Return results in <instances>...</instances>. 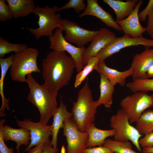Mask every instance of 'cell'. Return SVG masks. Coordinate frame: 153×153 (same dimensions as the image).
I'll use <instances>...</instances> for the list:
<instances>
[{
  "mask_svg": "<svg viewBox=\"0 0 153 153\" xmlns=\"http://www.w3.org/2000/svg\"><path fill=\"white\" fill-rule=\"evenodd\" d=\"M42 65L44 83L55 92L69 84L76 68L75 61L65 52H51L43 59Z\"/></svg>",
  "mask_w": 153,
  "mask_h": 153,
  "instance_id": "obj_1",
  "label": "cell"
},
{
  "mask_svg": "<svg viewBox=\"0 0 153 153\" xmlns=\"http://www.w3.org/2000/svg\"><path fill=\"white\" fill-rule=\"evenodd\" d=\"M26 82L29 89L27 100L38 109L40 116L39 121L47 125L58 108V92L52 91L44 83L39 84L31 74L27 75Z\"/></svg>",
  "mask_w": 153,
  "mask_h": 153,
  "instance_id": "obj_2",
  "label": "cell"
},
{
  "mask_svg": "<svg viewBox=\"0 0 153 153\" xmlns=\"http://www.w3.org/2000/svg\"><path fill=\"white\" fill-rule=\"evenodd\" d=\"M72 104L73 117L79 130L82 132H86L89 126L95 121L98 106L97 101H94L93 99L88 78L78 92L77 101Z\"/></svg>",
  "mask_w": 153,
  "mask_h": 153,
  "instance_id": "obj_3",
  "label": "cell"
},
{
  "mask_svg": "<svg viewBox=\"0 0 153 153\" xmlns=\"http://www.w3.org/2000/svg\"><path fill=\"white\" fill-rule=\"evenodd\" d=\"M39 54L38 49L33 48H28L21 52L15 53L10 69L12 80L26 82V76L33 72L41 73L37 62Z\"/></svg>",
  "mask_w": 153,
  "mask_h": 153,
  "instance_id": "obj_4",
  "label": "cell"
},
{
  "mask_svg": "<svg viewBox=\"0 0 153 153\" xmlns=\"http://www.w3.org/2000/svg\"><path fill=\"white\" fill-rule=\"evenodd\" d=\"M59 7L56 6L50 7L45 6L41 7L36 5L33 14L38 16L37 22L39 27L36 29L27 28L34 35L37 40L42 36L50 37L52 35L54 31L58 28L61 18Z\"/></svg>",
  "mask_w": 153,
  "mask_h": 153,
  "instance_id": "obj_5",
  "label": "cell"
},
{
  "mask_svg": "<svg viewBox=\"0 0 153 153\" xmlns=\"http://www.w3.org/2000/svg\"><path fill=\"white\" fill-rule=\"evenodd\" d=\"M110 126L116 131L114 136V140L122 142L130 141L137 150L142 153L139 143V139L142 135L136 128L130 124L127 116L122 109L118 110L116 114L111 117Z\"/></svg>",
  "mask_w": 153,
  "mask_h": 153,
  "instance_id": "obj_6",
  "label": "cell"
},
{
  "mask_svg": "<svg viewBox=\"0 0 153 153\" xmlns=\"http://www.w3.org/2000/svg\"><path fill=\"white\" fill-rule=\"evenodd\" d=\"M120 104L130 123L132 124L136 122L146 109L153 106V94L141 92L134 93L122 99Z\"/></svg>",
  "mask_w": 153,
  "mask_h": 153,
  "instance_id": "obj_7",
  "label": "cell"
},
{
  "mask_svg": "<svg viewBox=\"0 0 153 153\" xmlns=\"http://www.w3.org/2000/svg\"><path fill=\"white\" fill-rule=\"evenodd\" d=\"M58 28L65 32V39L69 42L76 44L78 47H84L90 42L99 30H87L80 27L77 23L68 19L61 18Z\"/></svg>",
  "mask_w": 153,
  "mask_h": 153,
  "instance_id": "obj_8",
  "label": "cell"
},
{
  "mask_svg": "<svg viewBox=\"0 0 153 153\" xmlns=\"http://www.w3.org/2000/svg\"><path fill=\"white\" fill-rule=\"evenodd\" d=\"M63 31L57 28L52 35L49 37L50 48L56 52H67L75 62L77 72L79 73L84 66L82 62V57L86 48L84 47H76L72 45L64 39Z\"/></svg>",
  "mask_w": 153,
  "mask_h": 153,
  "instance_id": "obj_9",
  "label": "cell"
},
{
  "mask_svg": "<svg viewBox=\"0 0 153 153\" xmlns=\"http://www.w3.org/2000/svg\"><path fill=\"white\" fill-rule=\"evenodd\" d=\"M63 128L67 142V153H82L86 148L88 133L79 130L73 117L64 121Z\"/></svg>",
  "mask_w": 153,
  "mask_h": 153,
  "instance_id": "obj_10",
  "label": "cell"
},
{
  "mask_svg": "<svg viewBox=\"0 0 153 153\" xmlns=\"http://www.w3.org/2000/svg\"><path fill=\"white\" fill-rule=\"evenodd\" d=\"M143 45L147 47L153 48V39H147L141 36L134 38L131 36L124 35L117 37L108 44L96 55L99 61L105 60L107 58L119 52L126 47Z\"/></svg>",
  "mask_w": 153,
  "mask_h": 153,
  "instance_id": "obj_11",
  "label": "cell"
},
{
  "mask_svg": "<svg viewBox=\"0 0 153 153\" xmlns=\"http://www.w3.org/2000/svg\"><path fill=\"white\" fill-rule=\"evenodd\" d=\"M16 122L19 126L27 129L30 132V142L24 151H28L34 146L51 141L50 137L52 136V125H45L40 121L34 122L28 119L23 120H17Z\"/></svg>",
  "mask_w": 153,
  "mask_h": 153,
  "instance_id": "obj_12",
  "label": "cell"
},
{
  "mask_svg": "<svg viewBox=\"0 0 153 153\" xmlns=\"http://www.w3.org/2000/svg\"><path fill=\"white\" fill-rule=\"evenodd\" d=\"M116 37L115 34L110 30L105 27L101 28L99 33L90 42L88 47L86 48L82 57L83 65H86L90 58L96 56L100 51Z\"/></svg>",
  "mask_w": 153,
  "mask_h": 153,
  "instance_id": "obj_13",
  "label": "cell"
},
{
  "mask_svg": "<svg viewBox=\"0 0 153 153\" xmlns=\"http://www.w3.org/2000/svg\"><path fill=\"white\" fill-rule=\"evenodd\" d=\"M145 47L143 51L133 57L131 66L133 79L148 78L147 72L153 65V48Z\"/></svg>",
  "mask_w": 153,
  "mask_h": 153,
  "instance_id": "obj_14",
  "label": "cell"
},
{
  "mask_svg": "<svg viewBox=\"0 0 153 153\" xmlns=\"http://www.w3.org/2000/svg\"><path fill=\"white\" fill-rule=\"evenodd\" d=\"M143 2V0H139L134 9L128 16L122 20L116 21L124 35L137 38L142 36L146 31V28L143 27L140 22L138 17V12Z\"/></svg>",
  "mask_w": 153,
  "mask_h": 153,
  "instance_id": "obj_15",
  "label": "cell"
},
{
  "mask_svg": "<svg viewBox=\"0 0 153 153\" xmlns=\"http://www.w3.org/2000/svg\"><path fill=\"white\" fill-rule=\"evenodd\" d=\"M5 120L2 119L0 121V127L2 129L3 137L4 141L11 140L16 144V149L17 153H20L19 149L22 145H28L31 141V135L29 130L20 128L16 129L7 125L4 126Z\"/></svg>",
  "mask_w": 153,
  "mask_h": 153,
  "instance_id": "obj_16",
  "label": "cell"
},
{
  "mask_svg": "<svg viewBox=\"0 0 153 153\" xmlns=\"http://www.w3.org/2000/svg\"><path fill=\"white\" fill-rule=\"evenodd\" d=\"M87 5L84 11L79 15L82 18L87 15L96 17L101 20L108 27L121 31V28L114 20L112 15L104 10L98 3L97 0H87Z\"/></svg>",
  "mask_w": 153,
  "mask_h": 153,
  "instance_id": "obj_17",
  "label": "cell"
},
{
  "mask_svg": "<svg viewBox=\"0 0 153 153\" xmlns=\"http://www.w3.org/2000/svg\"><path fill=\"white\" fill-rule=\"evenodd\" d=\"M95 70L99 74L105 76L114 86L118 84L121 86H124L126 84V78L131 76L133 73L132 69L131 67L125 71H119L107 66L105 60L99 61Z\"/></svg>",
  "mask_w": 153,
  "mask_h": 153,
  "instance_id": "obj_18",
  "label": "cell"
},
{
  "mask_svg": "<svg viewBox=\"0 0 153 153\" xmlns=\"http://www.w3.org/2000/svg\"><path fill=\"white\" fill-rule=\"evenodd\" d=\"M59 107L54 112L52 116L53 122L52 126V139L51 143L53 148L57 152V142L58 135L60 129L63 128L64 121L73 117L72 112H69L67 109V106L62 100V96Z\"/></svg>",
  "mask_w": 153,
  "mask_h": 153,
  "instance_id": "obj_19",
  "label": "cell"
},
{
  "mask_svg": "<svg viewBox=\"0 0 153 153\" xmlns=\"http://www.w3.org/2000/svg\"><path fill=\"white\" fill-rule=\"evenodd\" d=\"M86 132L88 134L87 148L102 146L108 137L114 136L116 133L114 129L103 130L98 128L94 123L89 126Z\"/></svg>",
  "mask_w": 153,
  "mask_h": 153,
  "instance_id": "obj_20",
  "label": "cell"
},
{
  "mask_svg": "<svg viewBox=\"0 0 153 153\" xmlns=\"http://www.w3.org/2000/svg\"><path fill=\"white\" fill-rule=\"evenodd\" d=\"M114 10L116 16V21L122 20L128 16L137 4L138 0H128L125 2L119 0H103Z\"/></svg>",
  "mask_w": 153,
  "mask_h": 153,
  "instance_id": "obj_21",
  "label": "cell"
},
{
  "mask_svg": "<svg viewBox=\"0 0 153 153\" xmlns=\"http://www.w3.org/2000/svg\"><path fill=\"white\" fill-rule=\"evenodd\" d=\"M13 18L24 17L33 13L36 5L33 0H6Z\"/></svg>",
  "mask_w": 153,
  "mask_h": 153,
  "instance_id": "obj_22",
  "label": "cell"
},
{
  "mask_svg": "<svg viewBox=\"0 0 153 153\" xmlns=\"http://www.w3.org/2000/svg\"><path fill=\"white\" fill-rule=\"evenodd\" d=\"M100 94L97 101L98 106L103 105L105 107L110 108L113 102V95L114 91V86L104 75L99 74Z\"/></svg>",
  "mask_w": 153,
  "mask_h": 153,
  "instance_id": "obj_23",
  "label": "cell"
},
{
  "mask_svg": "<svg viewBox=\"0 0 153 153\" xmlns=\"http://www.w3.org/2000/svg\"><path fill=\"white\" fill-rule=\"evenodd\" d=\"M14 56V54H12L6 58H0V66L1 71L0 80V94L2 101V106L0 109V116H4V111L5 109L7 110L10 109L8 105L9 102L8 99L6 98L4 95L3 84L5 77L8 69L12 63Z\"/></svg>",
  "mask_w": 153,
  "mask_h": 153,
  "instance_id": "obj_24",
  "label": "cell"
},
{
  "mask_svg": "<svg viewBox=\"0 0 153 153\" xmlns=\"http://www.w3.org/2000/svg\"><path fill=\"white\" fill-rule=\"evenodd\" d=\"M136 122L135 128L142 135L153 132V110H145Z\"/></svg>",
  "mask_w": 153,
  "mask_h": 153,
  "instance_id": "obj_25",
  "label": "cell"
},
{
  "mask_svg": "<svg viewBox=\"0 0 153 153\" xmlns=\"http://www.w3.org/2000/svg\"><path fill=\"white\" fill-rule=\"evenodd\" d=\"M102 146L109 148L116 153H138L133 150L131 143L129 141H119L107 139Z\"/></svg>",
  "mask_w": 153,
  "mask_h": 153,
  "instance_id": "obj_26",
  "label": "cell"
},
{
  "mask_svg": "<svg viewBox=\"0 0 153 153\" xmlns=\"http://www.w3.org/2000/svg\"><path fill=\"white\" fill-rule=\"evenodd\" d=\"M126 86L133 93L153 92V78L133 79L127 84Z\"/></svg>",
  "mask_w": 153,
  "mask_h": 153,
  "instance_id": "obj_27",
  "label": "cell"
},
{
  "mask_svg": "<svg viewBox=\"0 0 153 153\" xmlns=\"http://www.w3.org/2000/svg\"><path fill=\"white\" fill-rule=\"evenodd\" d=\"M26 44L12 43L6 39L0 37V58L12 52L15 53L21 52L28 48Z\"/></svg>",
  "mask_w": 153,
  "mask_h": 153,
  "instance_id": "obj_28",
  "label": "cell"
},
{
  "mask_svg": "<svg viewBox=\"0 0 153 153\" xmlns=\"http://www.w3.org/2000/svg\"><path fill=\"white\" fill-rule=\"evenodd\" d=\"M99 61V59L97 56L92 57L88 60L83 68L76 75L74 84L75 88L79 86L93 70L95 69Z\"/></svg>",
  "mask_w": 153,
  "mask_h": 153,
  "instance_id": "obj_29",
  "label": "cell"
},
{
  "mask_svg": "<svg viewBox=\"0 0 153 153\" xmlns=\"http://www.w3.org/2000/svg\"><path fill=\"white\" fill-rule=\"evenodd\" d=\"M83 0H70L63 7L59 8V11L64 9L71 8L75 12L78 14L81 11L85 10L86 5Z\"/></svg>",
  "mask_w": 153,
  "mask_h": 153,
  "instance_id": "obj_30",
  "label": "cell"
},
{
  "mask_svg": "<svg viewBox=\"0 0 153 153\" xmlns=\"http://www.w3.org/2000/svg\"><path fill=\"white\" fill-rule=\"evenodd\" d=\"M5 0H0V21L5 22L13 18L12 12Z\"/></svg>",
  "mask_w": 153,
  "mask_h": 153,
  "instance_id": "obj_31",
  "label": "cell"
},
{
  "mask_svg": "<svg viewBox=\"0 0 153 153\" xmlns=\"http://www.w3.org/2000/svg\"><path fill=\"white\" fill-rule=\"evenodd\" d=\"M139 143L142 148L153 147V131L144 135L139 139Z\"/></svg>",
  "mask_w": 153,
  "mask_h": 153,
  "instance_id": "obj_32",
  "label": "cell"
},
{
  "mask_svg": "<svg viewBox=\"0 0 153 153\" xmlns=\"http://www.w3.org/2000/svg\"><path fill=\"white\" fill-rule=\"evenodd\" d=\"M109 148L103 146L97 147L86 148L83 151L82 153H114Z\"/></svg>",
  "mask_w": 153,
  "mask_h": 153,
  "instance_id": "obj_33",
  "label": "cell"
},
{
  "mask_svg": "<svg viewBox=\"0 0 153 153\" xmlns=\"http://www.w3.org/2000/svg\"><path fill=\"white\" fill-rule=\"evenodd\" d=\"M153 7V0H149L145 8L138 13V17L139 20L142 22L146 20Z\"/></svg>",
  "mask_w": 153,
  "mask_h": 153,
  "instance_id": "obj_34",
  "label": "cell"
},
{
  "mask_svg": "<svg viewBox=\"0 0 153 153\" xmlns=\"http://www.w3.org/2000/svg\"><path fill=\"white\" fill-rule=\"evenodd\" d=\"M146 31L153 39V7L147 16Z\"/></svg>",
  "mask_w": 153,
  "mask_h": 153,
  "instance_id": "obj_35",
  "label": "cell"
},
{
  "mask_svg": "<svg viewBox=\"0 0 153 153\" xmlns=\"http://www.w3.org/2000/svg\"><path fill=\"white\" fill-rule=\"evenodd\" d=\"M3 139L2 129L0 127V153H13L12 148H9L5 144Z\"/></svg>",
  "mask_w": 153,
  "mask_h": 153,
  "instance_id": "obj_36",
  "label": "cell"
},
{
  "mask_svg": "<svg viewBox=\"0 0 153 153\" xmlns=\"http://www.w3.org/2000/svg\"><path fill=\"white\" fill-rule=\"evenodd\" d=\"M57 152L53 147L50 141L44 143L41 153H56Z\"/></svg>",
  "mask_w": 153,
  "mask_h": 153,
  "instance_id": "obj_37",
  "label": "cell"
},
{
  "mask_svg": "<svg viewBox=\"0 0 153 153\" xmlns=\"http://www.w3.org/2000/svg\"><path fill=\"white\" fill-rule=\"evenodd\" d=\"M44 143H41L31 148L27 153H41Z\"/></svg>",
  "mask_w": 153,
  "mask_h": 153,
  "instance_id": "obj_38",
  "label": "cell"
},
{
  "mask_svg": "<svg viewBox=\"0 0 153 153\" xmlns=\"http://www.w3.org/2000/svg\"><path fill=\"white\" fill-rule=\"evenodd\" d=\"M147 76L148 78L153 77V65L148 71Z\"/></svg>",
  "mask_w": 153,
  "mask_h": 153,
  "instance_id": "obj_39",
  "label": "cell"
},
{
  "mask_svg": "<svg viewBox=\"0 0 153 153\" xmlns=\"http://www.w3.org/2000/svg\"><path fill=\"white\" fill-rule=\"evenodd\" d=\"M142 151L143 153H153V147L142 148Z\"/></svg>",
  "mask_w": 153,
  "mask_h": 153,
  "instance_id": "obj_40",
  "label": "cell"
},
{
  "mask_svg": "<svg viewBox=\"0 0 153 153\" xmlns=\"http://www.w3.org/2000/svg\"><path fill=\"white\" fill-rule=\"evenodd\" d=\"M61 153H65V150L63 147H62Z\"/></svg>",
  "mask_w": 153,
  "mask_h": 153,
  "instance_id": "obj_41",
  "label": "cell"
},
{
  "mask_svg": "<svg viewBox=\"0 0 153 153\" xmlns=\"http://www.w3.org/2000/svg\"><path fill=\"white\" fill-rule=\"evenodd\" d=\"M114 153H115V152H114Z\"/></svg>",
  "mask_w": 153,
  "mask_h": 153,
  "instance_id": "obj_42",
  "label": "cell"
}]
</instances>
